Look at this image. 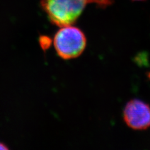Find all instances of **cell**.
<instances>
[{"mask_svg": "<svg viewBox=\"0 0 150 150\" xmlns=\"http://www.w3.org/2000/svg\"><path fill=\"white\" fill-rule=\"evenodd\" d=\"M112 0H41L42 9L50 21L59 27L72 25L89 4H95L101 8L109 6Z\"/></svg>", "mask_w": 150, "mask_h": 150, "instance_id": "1", "label": "cell"}, {"mask_svg": "<svg viewBox=\"0 0 150 150\" xmlns=\"http://www.w3.org/2000/svg\"><path fill=\"white\" fill-rule=\"evenodd\" d=\"M86 43L83 31L72 25L61 27L53 40L56 53L63 59H74L80 56L86 48Z\"/></svg>", "mask_w": 150, "mask_h": 150, "instance_id": "2", "label": "cell"}, {"mask_svg": "<svg viewBox=\"0 0 150 150\" xmlns=\"http://www.w3.org/2000/svg\"><path fill=\"white\" fill-rule=\"evenodd\" d=\"M123 119L131 129H146L150 127V106L142 100H130L124 108Z\"/></svg>", "mask_w": 150, "mask_h": 150, "instance_id": "3", "label": "cell"}, {"mask_svg": "<svg viewBox=\"0 0 150 150\" xmlns=\"http://www.w3.org/2000/svg\"><path fill=\"white\" fill-rule=\"evenodd\" d=\"M51 39L46 36H41L40 38V44L43 50H48L51 45Z\"/></svg>", "mask_w": 150, "mask_h": 150, "instance_id": "4", "label": "cell"}, {"mask_svg": "<svg viewBox=\"0 0 150 150\" xmlns=\"http://www.w3.org/2000/svg\"><path fill=\"white\" fill-rule=\"evenodd\" d=\"M8 149V147L6 146V145L5 144L0 142V150H7Z\"/></svg>", "mask_w": 150, "mask_h": 150, "instance_id": "5", "label": "cell"}, {"mask_svg": "<svg viewBox=\"0 0 150 150\" xmlns=\"http://www.w3.org/2000/svg\"><path fill=\"white\" fill-rule=\"evenodd\" d=\"M148 77L149 79H150V72H149V73H148Z\"/></svg>", "mask_w": 150, "mask_h": 150, "instance_id": "6", "label": "cell"}, {"mask_svg": "<svg viewBox=\"0 0 150 150\" xmlns=\"http://www.w3.org/2000/svg\"><path fill=\"white\" fill-rule=\"evenodd\" d=\"M133 1H143V0H133Z\"/></svg>", "mask_w": 150, "mask_h": 150, "instance_id": "7", "label": "cell"}]
</instances>
